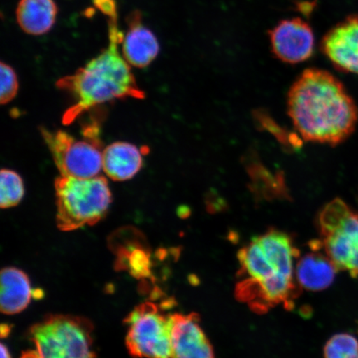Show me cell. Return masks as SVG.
<instances>
[{
    "instance_id": "obj_1",
    "label": "cell",
    "mask_w": 358,
    "mask_h": 358,
    "mask_svg": "<svg viewBox=\"0 0 358 358\" xmlns=\"http://www.w3.org/2000/svg\"><path fill=\"white\" fill-rule=\"evenodd\" d=\"M299 257V250L286 232L270 229L254 237L238 252L236 299L259 313L280 304L292 308L299 296L294 266Z\"/></svg>"
},
{
    "instance_id": "obj_2",
    "label": "cell",
    "mask_w": 358,
    "mask_h": 358,
    "mask_svg": "<svg viewBox=\"0 0 358 358\" xmlns=\"http://www.w3.org/2000/svg\"><path fill=\"white\" fill-rule=\"evenodd\" d=\"M287 104L294 127L304 141L336 145L355 131L357 106L329 71H303L289 90Z\"/></svg>"
},
{
    "instance_id": "obj_3",
    "label": "cell",
    "mask_w": 358,
    "mask_h": 358,
    "mask_svg": "<svg viewBox=\"0 0 358 358\" xmlns=\"http://www.w3.org/2000/svg\"><path fill=\"white\" fill-rule=\"evenodd\" d=\"M109 44L73 75L57 80V88L69 94L73 104L67 109L62 123L71 124L85 112L97 106L127 99H144L145 94L138 86L131 65L120 55L118 45L124 35L118 29L117 19H109Z\"/></svg>"
},
{
    "instance_id": "obj_4",
    "label": "cell",
    "mask_w": 358,
    "mask_h": 358,
    "mask_svg": "<svg viewBox=\"0 0 358 358\" xmlns=\"http://www.w3.org/2000/svg\"><path fill=\"white\" fill-rule=\"evenodd\" d=\"M57 227L62 231L93 226L105 217L112 195L104 176L58 177L55 182Z\"/></svg>"
},
{
    "instance_id": "obj_5",
    "label": "cell",
    "mask_w": 358,
    "mask_h": 358,
    "mask_svg": "<svg viewBox=\"0 0 358 358\" xmlns=\"http://www.w3.org/2000/svg\"><path fill=\"white\" fill-rule=\"evenodd\" d=\"M93 325L85 317L53 315L30 329L40 358H96Z\"/></svg>"
},
{
    "instance_id": "obj_6",
    "label": "cell",
    "mask_w": 358,
    "mask_h": 358,
    "mask_svg": "<svg viewBox=\"0 0 358 358\" xmlns=\"http://www.w3.org/2000/svg\"><path fill=\"white\" fill-rule=\"evenodd\" d=\"M324 252L338 271L358 277V213L336 199L326 204L317 218Z\"/></svg>"
},
{
    "instance_id": "obj_7",
    "label": "cell",
    "mask_w": 358,
    "mask_h": 358,
    "mask_svg": "<svg viewBox=\"0 0 358 358\" xmlns=\"http://www.w3.org/2000/svg\"><path fill=\"white\" fill-rule=\"evenodd\" d=\"M41 133L61 176L89 178L99 176L103 150L96 127L90 125L83 140L62 129L52 131L41 128Z\"/></svg>"
},
{
    "instance_id": "obj_8",
    "label": "cell",
    "mask_w": 358,
    "mask_h": 358,
    "mask_svg": "<svg viewBox=\"0 0 358 358\" xmlns=\"http://www.w3.org/2000/svg\"><path fill=\"white\" fill-rule=\"evenodd\" d=\"M127 325V347L137 358H171L170 315H164L156 304L137 306L124 320Z\"/></svg>"
},
{
    "instance_id": "obj_9",
    "label": "cell",
    "mask_w": 358,
    "mask_h": 358,
    "mask_svg": "<svg viewBox=\"0 0 358 358\" xmlns=\"http://www.w3.org/2000/svg\"><path fill=\"white\" fill-rule=\"evenodd\" d=\"M272 52L286 64H301L315 49V35L310 24L299 17L279 22L270 34Z\"/></svg>"
},
{
    "instance_id": "obj_10",
    "label": "cell",
    "mask_w": 358,
    "mask_h": 358,
    "mask_svg": "<svg viewBox=\"0 0 358 358\" xmlns=\"http://www.w3.org/2000/svg\"><path fill=\"white\" fill-rule=\"evenodd\" d=\"M171 358H216L195 313L170 315Z\"/></svg>"
},
{
    "instance_id": "obj_11",
    "label": "cell",
    "mask_w": 358,
    "mask_h": 358,
    "mask_svg": "<svg viewBox=\"0 0 358 358\" xmlns=\"http://www.w3.org/2000/svg\"><path fill=\"white\" fill-rule=\"evenodd\" d=\"M322 50L338 69L358 75V16L348 17L327 33Z\"/></svg>"
},
{
    "instance_id": "obj_12",
    "label": "cell",
    "mask_w": 358,
    "mask_h": 358,
    "mask_svg": "<svg viewBox=\"0 0 358 358\" xmlns=\"http://www.w3.org/2000/svg\"><path fill=\"white\" fill-rule=\"evenodd\" d=\"M311 252L299 257L295 266V276L299 285L308 291L324 290L334 283L336 273L338 271L334 264L327 256L320 241H313Z\"/></svg>"
},
{
    "instance_id": "obj_13",
    "label": "cell",
    "mask_w": 358,
    "mask_h": 358,
    "mask_svg": "<svg viewBox=\"0 0 358 358\" xmlns=\"http://www.w3.org/2000/svg\"><path fill=\"white\" fill-rule=\"evenodd\" d=\"M127 22L129 30L122 42L123 57L129 65L144 69L159 55L158 40L142 24L141 13H133Z\"/></svg>"
},
{
    "instance_id": "obj_14",
    "label": "cell",
    "mask_w": 358,
    "mask_h": 358,
    "mask_svg": "<svg viewBox=\"0 0 358 358\" xmlns=\"http://www.w3.org/2000/svg\"><path fill=\"white\" fill-rule=\"evenodd\" d=\"M142 165V152L131 143L115 142L103 150L102 170L112 180H129L140 171Z\"/></svg>"
},
{
    "instance_id": "obj_15",
    "label": "cell",
    "mask_w": 358,
    "mask_h": 358,
    "mask_svg": "<svg viewBox=\"0 0 358 358\" xmlns=\"http://www.w3.org/2000/svg\"><path fill=\"white\" fill-rule=\"evenodd\" d=\"M33 290L28 275L20 268L6 267L1 271L0 307L6 315H16L28 307Z\"/></svg>"
},
{
    "instance_id": "obj_16",
    "label": "cell",
    "mask_w": 358,
    "mask_h": 358,
    "mask_svg": "<svg viewBox=\"0 0 358 358\" xmlns=\"http://www.w3.org/2000/svg\"><path fill=\"white\" fill-rule=\"evenodd\" d=\"M57 13L53 0H20L16 10L17 24L32 35L48 33L55 24Z\"/></svg>"
},
{
    "instance_id": "obj_17",
    "label": "cell",
    "mask_w": 358,
    "mask_h": 358,
    "mask_svg": "<svg viewBox=\"0 0 358 358\" xmlns=\"http://www.w3.org/2000/svg\"><path fill=\"white\" fill-rule=\"evenodd\" d=\"M24 181L20 174L3 169L0 172V207L3 209L15 207L24 198Z\"/></svg>"
},
{
    "instance_id": "obj_18",
    "label": "cell",
    "mask_w": 358,
    "mask_h": 358,
    "mask_svg": "<svg viewBox=\"0 0 358 358\" xmlns=\"http://www.w3.org/2000/svg\"><path fill=\"white\" fill-rule=\"evenodd\" d=\"M138 239L136 241L133 246H129L128 249H123L120 252V259H124L123 262H120V265L125 266L131 271V275L136 278H145L150 274V255L147 253L146 250L141 248H136Z\"/></svg>"
},
{
    "instance_id": "obj_19",
    "label": "cell",
    "mask_w": 358,
    "mask_h": 358,
    "mask_svg": "<svg viewBox=\"0 0 358 358\" xmlns=\"http://www.w3.org/2000/svg\"><path fill=\"white\" fill-rule=\"evenodd\" d=\"M324 358H358V340L348 334H338L326 343Z\"/></svg>"
},
{
    "instance_id": "obj_20",
    "label": "cell",
    "mask_w": 358,
    "mask_h": 358,
    "mask_svg": "<svg viewBox=\"0 0 358 358\" xmlns=\"http://www.w3.org/2000/svg\"><path fill=\"white\" fill-rule=\"evenodd\" d=\"M1 91H0V102L2 105L8 104L15 99L19 92V80L15 70L10 65L1 62Z\"/></svg>"
},
{
    "instance_id": "obj_21",
    "label": "cell",
    "mask_w": 358,
    "mask_h": 358,
    "mask_svg": "<svg viewBox=\"0 0 358 358\" xmlns=\"http://www.w3.org/2000/svg\"><path fill=\"white\" fill-rule=\"evenodd\" d=\"M93 3L109 19H117V6L115 0H93Z\"/></svg>"
},
{
    "instance_id": "obj_22",
    "label": "cell",
    "mask_w": 358,
    "mask_h": 358,
    "mask_svg": "<svg viewBox=\"0 0 358 358\" xmlns=\"http://www.w3.org/2000/svg\"><path fill=\"white\" fill-rule=\"evenodd\" d=\"M21 358H40L38 351H28L22 353Z\"/></svg>"
},
{
    "instance_id": "obj_23",
    "label": "cell",
    "mask_w": 358,
    "mask_h": 358,
    "mask_svg": "<svg viewBox=\"0 0 358 358\" xmlns=\"http://www.w3.org/2000/svg\"><path fill=\"white\" fill-rule=\"evenodd\" d=\"M11 329L10 327L8 324H2L1 325V337H7L8 334L10 333Z\"/></svg>"
},
{
    "instance_id": "obj_24",
    "label": "cell",
    "mask_w": 358,
    "mask_h": 358,
    "mask_svg": "<svg viewBox=\"0 0 358 358\" xmlns=\"http://www.w3.org/2000/svg\"><path fill=\"white\" fill-rule=\"evenodd\" d=\"M1 357L2 358H11L10 355V352H8V348L4 346V344H1Z\"/></svg>"
},
{
    "instance_id": "obj_25",
    "label": "cell",
    "mask_w": 358,
    "mask_h": 358,
    "mask_svg": "<svg viewBox=\"0 0 358 358\" xmlns=\"http://www.w3.org/2000/svg\"><path fill=\"white\" fill-rule=\"evenodd\" d=\"M94 13H95V10H94V8H87V10H86V16L91 17L92 16L94 15Z\"/></svg>"
}]
</instances>
